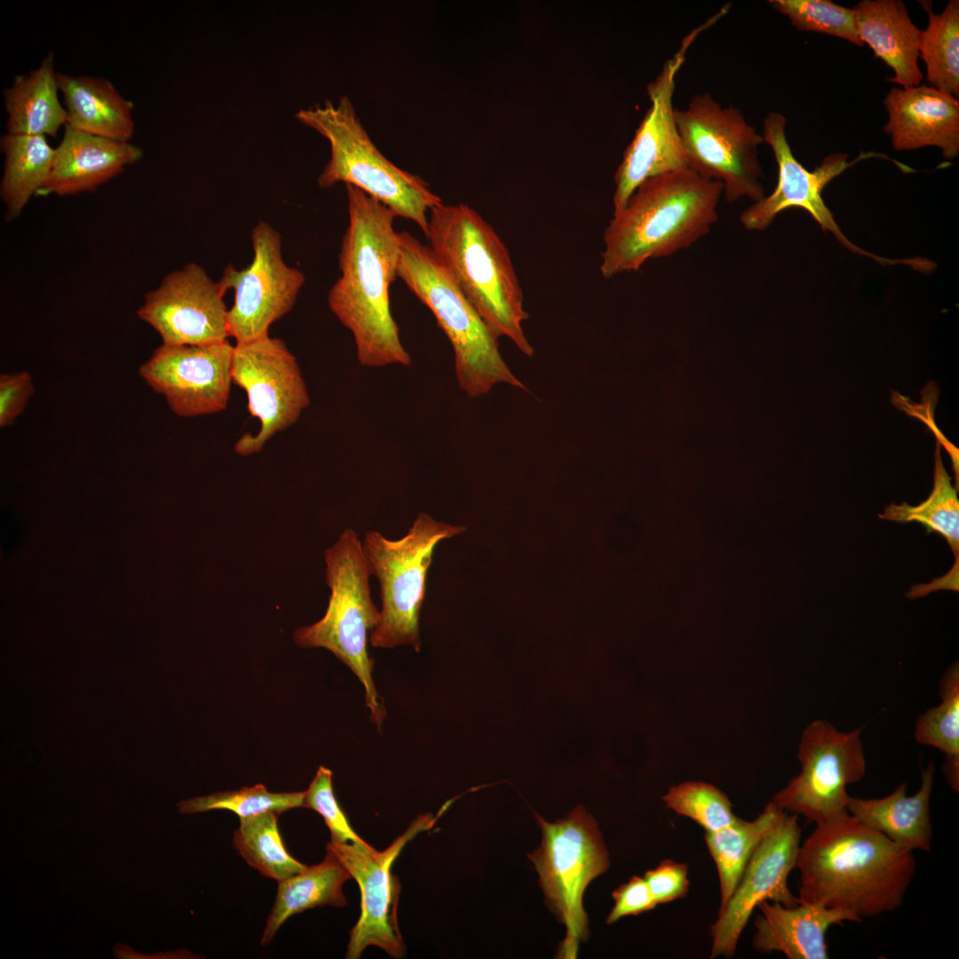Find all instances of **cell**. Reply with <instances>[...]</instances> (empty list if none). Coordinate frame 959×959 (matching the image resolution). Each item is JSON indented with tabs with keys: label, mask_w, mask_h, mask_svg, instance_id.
Wrapping results in <instances>:
<instances>
[{
	"label": "cell",
	"mask_w": 959,
	"mask_h": 959,
	"mask_svg": "<svg viewBox=\"0 0 959 959\" xmlns=\"http://www.w3.org/2000/svg\"><path fill=\"white\" fill-rule=\"evenodd\" d=\"M345 187L349 222L338 255L341 274L329 291V306L353 334L361 365L408 366L411 357L390 304L400 253L396 216L359 188Z\"/></svg>",
	"instance_id": "cell-1"
},
{
	"label": "cell",
	"mask_w": 959,
	"mask_h": 959,
	"mask_svg": "<svg viewBox=\"0 0 959 959\" xmlns=\"http://www.w3.org/2000/svg\"><path fill=\"white\" fill-rule=\"evenodd\" d=\"M799 902L862 918L901 907L915 871L913 852L849 812L816 824L800 844Z\"/></svg>",
	"instance_id": "cell-2"
},
{
	"label": "cell",
	"mask_w": 959,
	"mask_h": 959,
	"mask_svg": "<svg viewBox=\"0 0 959 959\" xmlns=\"http://www.w3.org/2000/svg\"><path fill=\"white\" fill-rule=\"evenodd\" d=\"M722 194L721 182L689 168L645 180L605 230L602 276L637 271L650 259L691 246L717 220Z\"/></svg>",
	"instance_id": "cell-3"
},
{
	"label": "cell",
	"mask_w": 959,
	"mask_h": 959,
	"mask_svg": "<svg viewBox=\"0 0 959 959\" xmlns=\"http://www.w3.org/2000/svg\"><path fill=\"white\" fill-rule=\"evenodd\" d=\"M426 238L491 330L532 357L535 350L522 328L528 318L522 289L509 250L493 227L464 203L441 202L429 212Z\"/></svg>",
	"instance_id": "cell-4"
},
{
	"label": "cell",
	"mask_w": 959,
	"mask_h": 959,
	"mask_svg": "<svg viewBox=\"0 0 959 959\" xmlns=\"http://www.w3.org/2000/svg\"><path fill=\"white\" fill-rule=\"evenodd\" d=\"M397 276L434 315L449 340L461 390L470 398L504 383L526 389L503 359L498 337L459 289L425 245L407 231L399 233Z\"/></svg>",
	"instance_id": "cell-5"
},
{
	"label": "cell",
	"mask_w": 959,
	"mask_h": 959,
	"mask_svg": "<svg viewBox=\"0 0 959 959\" xmlns=\"http://www.w3.org/2000/svg\"><path fill=\"white\" fill-rule=\"evenodd\" d=\"M296 118L329 141L330 157L317 179L321 187L355 186L396 217L413 221L426 237L429 212L442 202L440 197L420 176L399 168L378 150L347 96L337 104L326 101L301 109Z\"/></svg>",
	"instance_id": "cell-6"
},
{
	"label": "cell",
	"mask_w": 959,
	"mask_h": 959,
	"mask_svg": "<svg viewBox=\"0 0 959 959\" xmlns=\"http://www.w3.org/2000/svg\"><path fill=\"white\" fill-rule=\"evenodd\" d=\"M326 583L330 590L325 614L300 627L294 642L303 648H325L350 668L365 688L366 705L380 730L385 709L372 670L375 662L367 650L368 634L376 628L380 610L371 598V572L363 544L351 528L345 529L324 554Z\"/></svg>",
	"instance_id": "cell-7"
},
{
	"label": "cell",
	"mask_w": 959,
	"mask_h": 959,
	"mask_svg": "<svg viewBox=\"0 0 959 959\" xmlns=\"http://www.w3.org/2000/svg\"><path fill=\"white\" fill-rule=\"evenodd\" d=\"M466 530L464 526L438 521L420 512L400 539L390 540L372 530L366 534L365 555L371 575L380 585V619L370 633L373 646L410 645L420 651V612L433 552L441 541Z\"/></svg>",
	"instance_id": "cell-8"
},
{
	"label": "cell",
	"mask_w": 959,
	"mask_h": 959,
	"mask_svg": "<svg viewBox=\"0 0 959 959\" xmlns=\"http://www.w3.org/2000/svg\"><path fill=\"white\" fill-rule=\"evenodd\" d=\"M535 816L543 839L528 858L539 874L547 907L567 929L558 955L575 958L580 942L589 935L583 893L608 868V852L596 820L583 805L554 822Z\"/></svg>",
	"instance_id": "cell-9"
},
{
	"label": "cell",
	"mask_w": 959,
	"mask_h": 959,
	"mask_svg": "<svg viewBox=\"0 0 959 959\" xmlns=\"http://www.w3.org/2000/svg\"><path fill=\"white\" fill-rule=\"evenodd\" d=\"M675 119L689 169L717 180L729 202L764 196L758 146L765 142L742 113L724 107L708 93L694 95Z\"/></svg>",
	"instance_id": "cell-10"
},
{
	"label": "cell",
	"mask_w": 959,
	"mask_h": 959,
	"mask_svg": "<svg viewBox=\"0 0 959 959\" xmlns=\"http://www.w3.org/2000/svg\"><path fill=\"white\" fill-rule=\"evenodd\" d=\"M861 730L840 732L824 720L808 725L797 753L801 772L772 802L815 824L848 813L851 797L846 787L860 781L866 773Z\"/></svg>",
	"instance_id": "cell-11"
},
{
	"label": "cell",
	"mask_w": 959,
	"mask_h": 959,
	"mask_svg": "<svg viewBox=\"0 0 959 959\" xmlns=\"http://www.w3.org/2000/svg\"><path fill=\"white\" fill-rule=\"evenodd\" d=\"M233 384L247 393L251 416L260 422L256 434L247 432L234 444V452H260L277 432L294 424L310 405V397L297 358L282 339L264 337L235 344L232 357Z\"/></svg>",
	"instance_id": "cell-12"
},
{
	"label": "cell",
	"mask_w": 959,
	"mask_h": 959,
	"mask_svg": "<svg viewBox=\"0 0 959 959\" xmlns=\"http://www.w3.org/2000/svg\"><path fill=\"white\" fill-rule=\"evenodd\" d=\"M452 802L435 817L431 813L417 817L382 852L367 842L327 844L326 849L337 856L361 891V915L350 931L346 958H360L369 946H376L394 958L404 956L405 945L397 922L400 884L392 867L405 845L417 834L432 828Z\"/></svg>",
	"instance_id": "cell-13"
},
{
	"label": "cell",
	"mask_w": 959,
	"mask_h": 959,
	"mask_svg": "<svg viewBox=\"0 0 959 959\" xmlns=\"http://www.w3.org/2000/svg\"><path fill=\"white\" fill-rule=\"evenodd\" d=\"M251 242L250 264L240 270L226 266L219 280L226 291H234L227 323L236 344L268 336L271 325L292 310L305 281L301 271L285 263L281 234L268 223L255 226Z\"/></svg>",
	"instance_id": "cell-14"
},
{
	"label": "cell",
	"mask_w": 959,
	"mask_h": 959,
	"mask_svg": "<svg viewBox=\"0 0 959 959\" xmlns=\"http://www.w3.org/2000/svg\"><path fill=\"white\" fill-rule=\"evenodd\" d=\"M787 120L777 112H770L764 120L763 138L772 148L777 165L778 181L773 192L748 207L740 217L748 230L761 231L770 226L781 211L797 207L807 211L821 226L831 232L847 249L856 254L873 258L883 266L911 265L908 259H889L865 251L852 243L836 223L822 198L823 188L836 177L858 161L878 156L874 153L861 154L847 162L848 155L834 153L828 155L813 171L806 170L794 156L786 136Z\"/></svg>",
	"instance_id": "cell-15"
},
{
	"label": "cell",
	"mask_w": 959,
	"mask_h": 959,
	"mask_svg": "<svg viewBox=\"0 0 959 959\" xmlns=\"http://www.w3.org/2000/svg\"><path fill=\"white\" fill-rule=\"evenodd\" d=\"M800 838L797 815L782 811L754 850L732 896L719 907L710 927V958L734 955L750 915L762 901L786 907L799 903L788 887V877L797 866Z\"/></svg>",
	"instance_id": "cell-16"
},
{
	"label": "cell",
	"mask_w": 959,
	"mask_h": 959,
	"mask_svg": "<svg viewBox=\"0 0 959 959\" xmlns=\"http://www.w3.org/2000/svg\"><path fill=\"white\" fill-rule=\"evenodd\" d=\"M226 289L196 263L167 274L147 292L137 314L162 344L207 346L228 341Z\"/></svg>",
	"instance_id": "cell-17"
},
{
	"label": "cell",
	"mask_w": 959,
	"mask_h": 959,
	"mask_svg": "<svg viewBox=\"0 0 959 959\" xmlns=\"http://www.w3.org/2000/svg\"><path fill=\"white\" fill-rule=\"evenodd\" d=\"M713 23L715 20L710 18L687 35L678 52L664 63L655 80L647 85L651 106L626 148L614 175V214L625 206L635 189L645 180L688 168L673 107L675 78L689 46L700 32Z\"/></svg>",
	"instance_id": "cell-18"
},
{
	"label": "cell",
	"mask_w": 959,
	"mask_h": 959,
	"mask_svg": "<svg viewBox=\"0 0 959 959\" xmlns=\"http://www.w3.org/2000/svg\"><path fill=\"white\" fill-rule=\"evenodd\" d=\"M233 352L229 341L207 346L162 344L140 365L139 375L177 416L211 415L226 408Z\"/></svg>",
	"instance_id": "cell-19"
},
{
	"label": "cell",
	"mask_w": 959,
	"mask_h": 959,
	"mask_svg": "<svg viewBox=\"0 0 959 959\" xmlns=\"http://www.w3.org/2000/svg\"><path fill=\"white\" fill-rule=\"evenodd\" d=\"M884 105L889 119L884 127L897 150L939 147L945 158L959 155L958 98L934 87L919 84L893 87Z\"/></svg>",
	"instance_id": "cell-20"
},
{
	"label": "cell",
	"mask_w": 959,
	"mask_h": 959,
	"mask_svg": "<svg viewBox=\"0 0 959 959\" xmlns=\"http://www.w3.org/2000/svg\"><path fill=\"white\" fill-rule=\"evenodd\" d=\"M142 155V150L128 141L92 135L67 123L51 173L37 194L65 196L95 190Z\"/></svg>",
	"instance_id": "cell-21"
},
{
	"label": "cell",
	"mask_w": 959,
	"mask_h": 959,
	"mask_svg": "<svg viewBox=\"0 0 959 959\" xmlns=\"http://www.w3.org/2000/svg\"><path fill=\"white\" fill-rule=\"evenodd\" d=\"M757 907L761 914L754 921L753 947L761 953L781 952L789 959L828 958L825 939L828 928L848 921L860 922L844 910L816 903L786 907L764 900Z\"/></svg>",
	"instance_id": "cell-22"
},
{
	"label": "cell",
	"mask_w": 959,
	"mask_h": 959,
	"mask_svg": "<svg viewBox=\"0 0 959 959\" xmlns=\"http://www.w3.org/2000/svg\"><path fill=\"white\" fill-rule=\"evenodd\" d=\"M861 42L892 71L891 83L901 88L923 81L918 65L921 30L912 22L900 0H862L852 9Z\"/></svg>",
	"instance_id": "cell-23"
},
{
	"label": "cell",
	"mask_w": 959,
	"mask_h": 959,
	"mask_svg": "<svg viewBox=\"0 0 959 959\" xmlns=\"http://www.w3.org/2000/svg\"><path fill=\"white\" fill-rule=\"evenodd\" d=\"M935 768L932 762L921 772V787L913 796L907 795V782L882 798L852 797L848 812L881 832L889 839L910 851H931L932 825L930 812Z\"/></svg>",
	"instance_id": "cell-24"
},
{
	"label": "cell",
	"mask_w": 959,
	"mask_h": 959,
	"mask_svg": "<svg viewBox=\"0 0 959 959\" xmlns=\"http://www.w3.org/2000/svg\"><path fill=\"white\" fill-rule=\"evenodd\" d=\"M67 123L92 134L128 141L134 132L133 103L107 80L87 75L58 74Z\"/></svg>",
	"instance_id": "cell-25"
},
{
	"label": "cell",
	"mask_w": 959,
	"mask_h": 959,
	"mask_svg": "<svg viewBox=\"0 0 959 959\" xmlns=\"http://www.w3.org/2000/svg\"><path fill=\"white\" fill-rule=\"evenodd\" d=\"M59 90L52 53L36 69L17 75L4 91L8 133L55 138L59 128L67 123Z\"/></svg>",
	"instance_id": "cell-26"
},
{
	"label": "cell",
	"mask_w": 959,
	"mask_h": 959,
	"mask_svg": "<svg viewBox=\"0 0 959 959\" xmlns=\"http://www.w3.org/2000/svg\"><path fill=\"white\" fill-rule=\"evenodd\" d=\"M324 860L279 882L272 910L267 917L261 944L267 945L292 915L316 907H344L347 904L343 885L352 876L337 856L326 850Z\"/></svg>",
	"instance_id": "cell-27"
},
{
	"label": "cell",
	"mask_w": 959,
	"mask_h": 959,
	"mask_svg": "<svg viewBox=\"0 0 959 959\" xmlns=\"http://www.w3.org/2000/svg\"><path fill=\"white\" fill-rule=\"evenodd\" d=\"M4 155L0 194L5 218H17L31 196L44 186L52 170L55 148L44 136L7 133L0 141Z\"/></svg>",
	"instance_id": "cell-28"
},
{
	"label": "cell",
	"mask_w": 959,
	"mask_h": 959,
	"mask_svg": "<svg viewBox=\"0 0 959 959\" xmlns=\"http://www.w3.org/2000/svg\"><path fill=\"white\" fill-rule=\"evenodd\" d=\"M880 519L899 523L918 522L928 534L943 536L955 557L952 569L943 578L954 590H958L959 559V501L940 456L939 446L935 451L933 488L926 500L917 505L891 503L884 508Z\"/></svg>",
	"instance_id": "cell-29"
},
{
	"label": "cell",
	"mask_w": 959,
	"mask_h": 959,
	"mask_svg": "<svg viewBox=\"0 0 959 959\" xmlns=\"http://www.w3.org/2000/svg\"><path fill=\"white\" fill-rule=\"evenodd\" d=\"M781 812L771 801L753 820L737 817L718 830L705 832V842L718 874L719 907L732 896L754 850Z\"/></svg>",
	"instance_id": "cell-30"
},
{
	"label": "cell",
	"mask_w": 959,
	"mask_h": 959,
	"mask_svg": "<svg viewBox=\"0 0 959 959\" xmlns=\"http://www.w3.org/2000/svg\"><path fill=\"white\" fill-rule=\"evenodd\" d=\"M929 22L921 30L919 57L931 87L958 98L959 95V1L947 2L941 13H934L932 4L920 1Z\"/></svg>",
	"instance_id": "cell-31"
},
{
	"label": "cell",
	"mask_w": 959,
	"mask_h": 959,
	"mask_svg": "<svg viewBox=\"0 0 959 959\" xmlns=\"http://www.w3.org/2000/svg\"><path fill=\"white\" fill-rule=\"evenodd\" d=\"M941 702L916 720L915 737L945 755L943 772L949 786L959 789V665L953 663L939 682Z\"/></svg>",
	"instance_id": "cell-32"
},
{
	"label": "cell",
	"mask_w": 959,
	"mask_h": 959,
	"mask_svg": "<svg viewBox=\"0 0 959 959\" xmlns=\"http://www.w3.org/2000/svg\"><path fill=\"white\" fill-rule=\"evenodd\" d=\"M278 813L266 812L240 818L233 844L238 853L263 876L278 883L307 866L287 851L278 829Z\"/></svg>",
	"instance_id": "cell-33"
},
{
	"label": "cell",
	"mask_w": 959,
	"mask_h": 959,
	"mask_svg": "<svg viewBox=\"0 0 959 959\" xmlns=\"http://www.w3.org/2000/svg\"><path fill=\"white\" fill-rule=\"evenodd\" d=\"M305 791L270 792L263 784L243 787L238 790L220 791L202 797L181 800L177 804L182 814H193L211 810H228L239 818L266 812L278 814L304 807Z\"/></svg>",
	"instance_id": "cell-34"
},
{
	"label": "cell",
	"mask_w": 959,
	"mask_h": 959,
	"mask_svg": "<svg viewBox=\"0 0 959 959\" xmlns=\"http://www.w3.org/2000/svg\"><path fill=\"white\" fill-rule=\"evenodd\" d=\"M769 4L789 18L800 31L816 32L843 38L863 46L852 9L830 0H770Z\"/></svg>",
	"instance_id": "cell-35"
},
{
	"label": "cell",
	"mask_w": 959,
	"mask_h": 959,
	"mask_svg": "<svg viewBox=\"0 0 959 959\" xmlns=\"http://www.w3.org/2000/svg\"><path fill=\"white\" fill-rule=\"evenodd\" d=\"M666 806L698 823L705 832L718 830L737 818L728 797L712 784L686 781L662 797Z\"/></svg>",
	"instance_id": "cell-36"
},
{
	"label": "cell",
	"mask_w": 959,
	"mask_h": 959,
	"mask_svg": "<svg viewBox=\"0 0 959 959\" xmlns=\"http://www.w3.org/2000/svg\"><path fill=\"white\" fill-rule=\"evenodd\" d=\"M304 807L317 812L329 829L331 841L336 843L365 842L352 828L338 804L332 784L330 769L320 766L305 791Z\"/></svg>",
	"instance_id": "cell-37"
},
{
	"label": "cell",
	"mask_w": 959,
	"mask_h": 959,
	"mask_svg": "<svg viewBox=\"0 0 959 959\" xmlns=\"http://www.w3.org/2000/svg\"><path fill=\"white\" fill-rule=\"evenodd\" d=\"M644 878L657 903L665 904L681 899L688 892L687 866L672 860H665L645 873Z\"/></svg>",
	"instance_id": "cell-38"
},
{
	"label": "cell",
	"mask_w": 959,
	"mask_h": 959,
	"mask_svg": "<svg viewBox=\"0 0 959 959\" xmlns=\"http://www.w3.org/2000/svg\"><path fill=\"white\" fill-rule=\"evenodd\" d=\"M35 392L31 374L27 370L0 375V427L6 428L24 412Z\"/></svg>",
	"instance_id": "cell-39"
},
{
	"label": "cell",
	"mask_w": 959,
	"mask_h": 959,
	"mask_svg": "<svg viewBox=\"0 0 959 959\" xmlns=\"http://www.w3.org/2000/svg\"><path fill=\"white\" fill-rule=\"evenodd\" d=\"M612 897L614 905L606 917L607 924L625 916L648 912L657 906L645 878L636 876L617 887L612 892Z\"/></svg>",
	"instance_id": "cell-40"
}]
</instances>
